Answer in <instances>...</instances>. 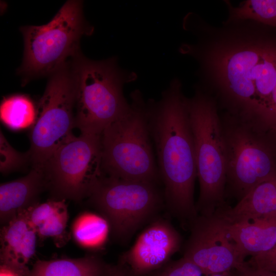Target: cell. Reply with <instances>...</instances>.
Wrapping results in <instances>:
<instances>
[{"mask_svg":"<svg viewBox=\"0 0 276 276\" xmlns=\"http://www.w3.org/2000/svg\"><path fill=\"white\" fill-rule=\"evenodd\" d=\"M149 126L165 202L183 224L198 216L194 199L197 178L188 98L175 78L156 101L148 100Z\"/></svg>","mask_w":276,"mask_h":276,"instance_id":"obj_1","label":"cell"},{"mask_svg":"<svg viewBox=\"0 0 276 276\" xmlns=\"http://www.w3.org/2000/svg\"><path fill=\"white\" fill-rule=\"evenodd\" d=\"M218 113L226 149L225 198L238 202L276 175V151L270 139L276 128L254 114Z\"/></svg>","mask_w":276,"mask_h":276,"instance_id":"obj_2","label":"cell"},{"mask_svg":"<svg viewBox=\"0 0 276 276\" xmlns=\"http://www.w3.org/2000/svg\"><path fill=\"white\" fill-rule=\"evenodd\" d=\"M127 112L100 135L105 175L126 180L161 182L149 126V107L142 93L130 94Z\"/></svg>","mask_w":276,"mask_h":276,"instance_id":"obj_3","label":"cell"},{"mask_svg":"<svg viewBox=\"0 0 276 276\" xmlns=\"http://www.w3.org/2000/svg\"><path fill=\"white\" fill-rule=\"evenodd\" d=\"M73 64L77 88L75 127L81 133L100 135L128 110L123 88L137 75L121 69L116 57L94 60L81 53Z\"/></svg>","mask_w":276,"mask_h":276,"instance_id":"obj_4","label":"cell"},{"mask_svg":"<svg viewBox=\"0 0 276 276\" xmlns=\"http://www.w3.org/2000/svg\"><path fill=\"white\" fill-rule=\"evenodd\" d=\"M24 42L22 62L17 70L22 85L50 76L81 52L80 41L90 36L94 28L85 20L83 2H66L47 24L19 28Z\"/></svg>","mask_w":276,"mask_h":276,"instance_id":"obj_5","label":"cell"},{"mask_svg":"<svg viewBox=\"0 0 276 276\" xmlns=\"http://www.w3.org/2000/svg\"><path fill=\"white\" fill-rule=\"evenodd\" d=\"M192 129L199 195L196 208L199 215L210 216L228 205L225 198L226 149L214 98L197 85L188 98Z\"/></svg>","mask_w":276,"mask_h":276,"instance_id":"obj_6","label":"cell"},{"mask_svg":"<svg viewBox=\"0 0 276 276\" xmlns=\"http://www.w3.org/2000/svg\"><path fill=\"white\" fill-rule=\"evenodd\" d=\"M73 59L49 76L30 128L28 152L32 167H42L52 154L74 136L77 88Z\"/></svg>","mask_w":276,"mask_h":276,"instance_id":"obj_7","label":"cell"},{"mask_svg":"<svg viewBox=\"0 0 276 276\" xmlns=\"http://www.w3.org/2000/svg\"><path fill=\"white\" fill-rule=\"evenodd\" d=\"M159 185L103 174L94 183L86 198L107 221L113 235L124 239L165 201Z\"/></svg>","mask_w":276,"mask_h":276,"instance_id":"obj_8","label":"cell"},{"mask_svg":"<svg viewBox=\"0 0 276 276\" xmlns=\"http://www.w3.org/2000/svg\"><path fill=\"white\" fill-rule=\"evenodd\" d=\"M42 168L54 199L78 201L86 198L94 183L104 174L100 135L73 136Z\"/></svg>","mask_w":276,"mask_h":276,"instance_id":"obj_9","label":"cell"},{"mask_svg":"<svg viewBox=\"0 0 276 276\" xmlns=\"http://www.w3.org/2000/svg\"><path fill=\"white\" fill-rule=\"evenodd\" d=\"M227 225V222L215 213L198 215L190 226L191 234L183 257L197 265L205 276L230 271L245 261Z\"/></svg>","mask_w":276,"mask_h":276,"instance_id":"obj_10","label":"cell"},{"mask_svg":"<svg viewBox=\"0 0 276 276\" xmlns=\"http://www.w3.org/2000/svg\"><path fill=\"white\" fill-rule=\"evenodd\" d=\"M180 245L177 231L168 221L158 219L143 231L123 258L134 274L142 275L165 263Z\"/></svg>","mask_w":276,"mask_h":276,"instance_id":"obj_11","label":"cell"},{"mask_svg":"<svg viewBox=\"0 0 276 276\" xmlns=\"http://www.w3.org/2000/svg\"><path fill=\"white\" fill-rule=\"evenodd\" d=\"M48 189L42 167H32L26 176L0 186V221L3 226L18 213L38 203L40 194Z\"/></svg>","mask_w":276,"mask_h":276,"instance_id":"obj_12","label":"cell"},{"mask_svg":"<svg viewBox=\"0 0 276 276\" xmlns=\"http://www.w3.org/2000/svg\"><path fill=\"white\" fill-rule=\"evenodd\" d=\"M0 237L2 264L26 265L35 252L37 237L30 224L27 210L4 225Z\"/></svg>","mask_w":276,"mask_h":276,"instance_id":"obj_13","label":"cell"},{"mask_svg":"<svg viewBox=\"0 0 276 276\" xmlns=\"http://www.w3.org/2000/svg\"><path fill=\"white\" fill-rule=\"evenodd\" d=\"M227 227L244 260L267 251L276 243V215L227 222Z\"/></svg>","mask_w":276,"mask_h":276,"instance_id":"obj_14","label":"cell"},{"mask_svg":"<svg viewBox=\"0 0 276 276\" xmlns=\"http://www.w3.org/2000/svg\"><path fill=\"white\" fill-rule=\"evenodd\" d=\"M229 223L276 215V175L248 194L233 207L216 212Z\"/></svg>","mask_w":276,"mask_h":276,"instance_id":"obj_15","label":"cell"},{"mask_svg":"<svg viewBox=\"0 0 276 276\" xmlns=\"http://www.w3.org/2000/svg\"><path fill=\"white\" fill-rule=\"evenodd\" d=\"M29 221L37 236L41 239L52 238L56 243L66 241V228L68 215L64 200H50L39 202L27 210Z\"/></svg>","mask_w":276,"mask_h":276,"instance_id":"obj_16","label":"cell"},{"mask_svg":"<svg viewBox=\"0 0 276 276\" xmlns=\"http://www.w3.org/2000/svg\"><path fill=\"white\" fill-rule=\"evenodd\" d=\"M109 267L94 256L38 260L26 276H105Z\"/></svg>","mask_w":276,"mask_h":276,"instance_id":"obj_17","label":"cell"},{"mask_svg":"<svg viewBox=\"0 0 276 276\" xmlns=\"http://www.w3.org/2000/svg\"><path fill=\"white\" fill-rule=\"evenodd\" d=\"M37 117V105L27 95L14 94L3 97L0 105V118L11 129L31 128Z\"/></svg>","mask_w":276,"mask_h":276,"instance_id":"obj_18","label":"cell"},{"mask_svg":"<svg viewBox=\"0 0 276 276\" xmlns=\"http://www.w3.org/2000/svg\"><path fill=\"white\" fill-rule=\"evenodd\" d=\"M224 2L228 11L224 22L248 20L276 28V0H246L238 6Z\"/></svg>","mask_w":276,"mask_h":276,"instance_id":"obj_19","label":"cell"},{"mask_svg":"<svg viewBox=\"0 0 276 276\" xmlns=\"http://www.w3.org/2000/svg\"><path fill=\"white\" fill-rule=\"evenodd\" d=\"M108 223L104 218L89 213H84L74 221L72 228L73 236L80 245L94 247L104 239Z\"/></svg>","mask_w":276,"mask_h":276,"instance_id":"obj_20","label":"cell"},{"mask_svg":"<svg viewBox=\"0 0 276 276\" xmlns=\"http://www.w3.org/2000/svg\"><path fill=\"white\" fill-rule=\"evenodd\" d=\"M0 132L1 172L7 174L31 164L28 152L22 153L15 150L9 144L1 130Z\"/></svg>","mask_w":276,"mask_h":276,"instance_id":"obj_21","label":"cell"},{"mask_svg":"<svg viewBox=\"0 0 276 276\" xmlns=\"http://www.w3.org/2000/svg\"><path fill=\"white\" fill-rule=\"evenodd\" d=\"M202 274L197 265L182 257L171 263L157 276H202Z\"/></svg>","mask_w":276,"mask_h":276,"instance_id":"obj_22","label":"cell"},{"mask_svg":"<svg viewBox=\"0 0 276 276\" xmlns=\"http://www.w3.org/2000/svg\"><path fill=\"white\" fill-rule=\"evenodd\" d=\"M247 262L259 269L276 273V243L270 250L251 257Z\"/></svg>","mask_w":276,"mask_h":276,"instance_id":"obj_23","label":"cell"},{"mask_svg":"<svg viewBox=\"0 0 276 276\" xmlns=\"http://www.w3.org/2000/svg\"><path fill=\"white\" fill-rule=\"evenodd\" d=\"M234 276H276V273L262 270L244 261L232 270Z\"/></svg>","mask_w":276,"mask_h":276,"instance_id":"obj_24","label":"cell"},{"mask_svg":"<svg viewBox=\"0 0 276 276\" xmlns=\"http://www.w3.org/2000/svg\"><path fill=\"white\" fill-rule=\"evenodd\" d=\"M27 274L6 264H1L0 276H26Z\"/></svg>","mask_w":276,"mask_h":276,"instance_id":"obj_25","label":"cell"},{"mask_svg":"<svg viewBox=\"0 0 276 276\" xmlns=\"http://www.w3.org/2000/svg\"><path fill=\"white\" fill-rule=\"evenodd\" d=\"M105 276H128L125 270L120 266L109 267Z\"/></svg>","mask_w":276,"mask_h":276,"instance_id":"obj_26","label":"cell"},{"mask_svg":"<svg viewBox=\"0 0 276 276\" xmlns=\"http://www.w3.org/2000/svg\"><path fill=\"white\" fill-rule=\"evenodd\" d=\"M209 276H234L232 270L228 272L221 273H217L214 274H212Z\"/></svg>","mask_w":276,"mask_h":276,"instance_id":"obj_27","label":"cell"}]
</instances>
